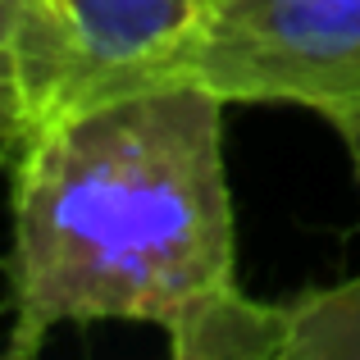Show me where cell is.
Instances as JSON below:
<instances>
[{
  "label": "cell",
  "instance_id": "1",
  "mask_svg": "<svg viewBox=\"0 0 360 360\" xmlns=\"http://www.w3.org/2000/svg\"><path fill=\"white\" fill-rule=\"evenodd\" d=\"M224 105L169 78L87 96L27 132L14 174V338L32 356L55 324L169 328L233 288Z\"/></svg>",
  "mask_w": 360,
  "mask_h": 360
},
{
  "label": "cell",
  "instance_id": "2",
  "mask_svg": "<svg viewBox=\"0 0 360 360\" xmlns=\"http://www.w3.org/2000/svg\"><path fill=\"white\" fill-rule=\"evenodd\" d=\"M169 78L201 82L229 105L288 101L356 137L360 0H210Z\"/></svg>",
  "mask_w": 360,
  "mask_h": 360
},
{
  "label": "cell",
  "instance_id": "3",
  "mask_svg": "<svg viewBox=\"0 0 360 360\" xmlns=\"http://www.w3.org/2000/svg\"><path fill=\"white\" fill-rule=\"evenodd\" d=\"M46 5L78 55V101H87L141 82H165L196 37L210 0H46Z\"/></svg>",
  "mask_w": 360,
  "mask_h": 360
},
{
  "label": "cell",
  "instance_id": "4",
  "mask_svg": "<svg viewBox=\"0 0 360 360\" xmlns=\"http://www.w3.org/2000/svg\"><path fill=\"white\" fill-rule=\"evenodd\" d=\"M283 347H288L283 306L242 297L238 283L201 297L169 328V352L178 360H283Z\"/></svg>",
  "mask_w": 360,
  "mask_h": 360
},
{
  "label": "cell",
  "instance_id": "5",
  "mask_svg": "<svg viewBox=\"0 0 360 360\" xmlns=\"http://www.w3.org/2000/svg\"><path fill=\"white\" fill-rule=\"evenodd\" d=\"M0 55L18 64V78L27 87L32 128L46 115L73 105L82 91V69L64 27L55 23L46 0H0Z\"/></svg>",
  "mask_w": 360,
  "mask_h": 360
},
{
  "label": "cell",
  "instance_id": "6",
  "mask_svg": "<svg viewBox=\"0 0 360 360\" xmlns=\"http://www.w3.org/2000/svg\"><path fill=\"white\" fill-rule=\"evenodd\" d=\"M288 347L283 360H360V274L283 306Z\"/></svg>",
  "mask_w": 360,
  "mask_h": 360
},
{
  "label": "cell",
  "instance_id": "7",
  "mask_svg": "<svg viewBox=\"0 0 360 360\" xmlns=\"http://www.w3.org/2000/svg\"><path fill=\"white\" fill-rule=\"evenodd\" d=\"M32 132V105H27V87L18 78V64L0 55V165L18 155Z\"/></svg>",
  "mask_w": 360,
  "mask_h": 360
},
{
  "label": "cell",
  "instance_id": "8",
  "mask_svg": "<svg viewBox=\"0 0 360 360\" xmlns=\"http://www.w3.org/2000/svg\"><path fill=\"white\" fill-rule=\"evenodd\" d=\"M347 150H352V165H356V178H360V132L347 137Z\"/></svg>",
  "mask_w": 360,
  "mask_h": 360
}]
</instances>
